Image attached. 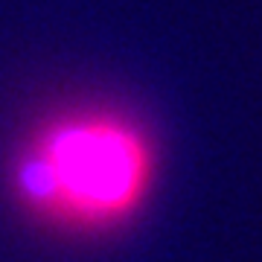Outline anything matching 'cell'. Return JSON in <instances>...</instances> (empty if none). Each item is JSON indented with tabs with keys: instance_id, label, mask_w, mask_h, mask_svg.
I'll list each match as a JSON object with an SVG mask.
<instances>
[{
	"instance_id": "6da1fadb",
	"label": "cell",
	"mask_w": 262,
	"mask_h": 262,
	"mask_svg": "<svg viewBox=\"0 0 262 262\" xmlns=\"http://www.w3.org/2000/svg\"><path fill=\"white\" fill-rule=\"evenodd\" d=\"M160 181V146L134 111L70 102L29 122L6 158L12 204L44 230L108 236L146 210Z\"/></svg>"
}]
</instances>
